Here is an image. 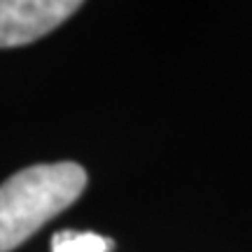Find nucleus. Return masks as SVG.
<instances>
[{
	"instance_id": "f03ea898",
	"label": "nucleus",
	"mask_w": 252,
	"mask_h": 252,
	"mask_svg": "<svg viewBox=\"0 0 252 252\" xmlns=\"http://www.w3.org/2000/svg\"><path fill=\"white\" fill-rule=\"evenodd\" d=\"M80 7V0H0V47L35 42Z\"/></svg>"
},
{
	"instance_id": "f257e3e1",
	"label": "nucleus",
	"mask_w": 252,
	"mask_h": 252,
	"mask_svg": "<svg viewBox=\"0 0 252 252\" xmlns=\"http://www.w3.org/2000/svg\"><path fill=\"white\" fill-rule=\"evenodd\" d=\"M87 187V171L75 161L37 163L0 185V252H12L40 226L72 206Z\"/></svg>"
},
{
	"instance_id": "7ed1b4c3",
	"label": "nucleus",
	"mask_w": 252,
	"mask_h": 252,
	"mask_svg": "<svg viewBox=\"0 0 252 252\" xmlns=\"http://www.w3.org/2000/svg\"><path fill=\"white\" fill-rule=\"evenodd\" d=\"M110 238L94 231H59L52 236V252H108Z\"/></svg>"
}]
</instances>
